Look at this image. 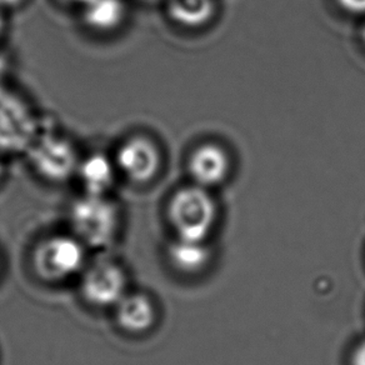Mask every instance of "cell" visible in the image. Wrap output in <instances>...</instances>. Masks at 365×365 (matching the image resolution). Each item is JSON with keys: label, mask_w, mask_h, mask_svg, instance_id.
Returning a JSON list of instances; mask_svg holds the SVG:
<instances>
[{"label": "cell", "mask_w": 365, "mask_h": 365, "mask_svg": "<svg viewBox=\"0 0 365 365\" xmlns=\"http://www.w3.org/2000/svg\"><path fill=\"white\" fill-rule=\"evenodd\" d=\"M71 233L88 249L107 250L122 228V209L109 195L84 193L68 210Z\"/></svg>", "instance_id": "1"}, {"label": "cell", "mask_w": 365, "mask_h": 365, "mask_svg": "<svg viewBox=\"0 0 365 365\" xmlns=\"http://www.w3.org/2000/svg\"><path fill=\"white\" fill-rule=\"evenodd\" d=\"M168 220L175 238L208 242L218 218V208L207 188L193 184L173 194Z\"/></svg>", "instance_id": "2"}, {"label": "cell", "mask_w": 365, "mask_h": 365, "mask_svg": "<svg viewBox=\"0 0 365 365\" xmlns=\"http://www.w3.org/2000/svg\"><path fill=\"white\" fill-rule=\"evenodd\" d=\"M89 249L69 232L54 234L38 243L31 254L36 275L46 283H64L81 277Z\"/></svg>", "instance_id": "3"}, {"label": "cell", "mask_w": 365, "mask_h": 365, "mask_svg": "<svg viewBox=\"0 0 365 365\" xmlns=\"http://www.w3.org/2000/svg\"><path fill=\"white\" fill-rule=\"evenodd\" d=\"M41 130L43 124L31 103L0 83V154H26Z\"/></svg>", "instance_id": "4"}, {"label": "cell", "mask_w": 365, "mask_h": 365, "mask_svg": "<svg viewBox=\"0 0 365 365\" xmlns=\"http://www.w3.org/2000/svg\"><path fill=\"white\" fill-rule=\"evenodd\" d=\"M26 154L36 174L51 182H66L76 178L81 159L69 138L44 128Z\"/></svg>", "instance_id": "5"}, {"label": "cell", "mask_w": 365, "mask_h": 365, "mask_svg": "<svg viewBox=\"0 0 365 365\" xmlns=\"http://www.w3.org/2000/svg\"><path fill=\"white\" fill-rule=\"evenodd\" d=\"M79 279L83 299L98 309H113L129 292L127 270L110 258L97 259L86 264Z\"/></svg>", "instance_id": "6"}, {"label": "cell", "mask_w": 365, "mask_h": 365, "mask_svg": "<svg viewBox=\"0 0 365 365\" xmlns=\"http://www.w3.org/2000/svg\"><path fill=\"white\" fill-rule=\"evenodd\" d=\"M113 158L119 175L138 185L153 182L162 168L160 149L157 143L145 135L125 139Z\"/></svg>", "instance_id": "7"}, {"label": "cell", "mask_w": 365, "mask_h": 365, "mask_svg": "<svg viewBox=\"0 0 365 365\" xmlns=\"http://www.w3.org/2000/svg\"><path fill=\"white\" fill-rule=\"evenodd\" d=\"M113 310L118 327L128 334H145L157 323V305L144 293L128 292Z\"/></svg>", "instance_id": "8"}, {"label": "cell", "mask_w": 365, "mask_h": 365, "mask_svg": "<svg viewBox=\"0 0 365 365\" xmlns=\"http://www.w3.org/2000/svg\"><path fill=\"white\" fill-rule=\"evenodd\" d=\"M188 170L194 184L212 188L223 182L230 170V159L217 144H203L189 157Z\"/></svg>", "instance_id": "9"}, {"label": "cell", "mask_w": 365, "mask_h": 365, "mask_svg": "<svg viewBox=\"0 0 365 365\" xmlns=\"http://www.w3.org/2000/svg\"><path fill=\"white\" fill-rule=\"evenodd\" d=\"M119 175L114 158L103 153H93L81 158L76 178L79 180L84 193L108 195L115 185Z\"/></svg>", "instance_id": "10"}, {"label": "cell", "mask_w": 365, "mask_h": 365, "mask_svg": "<svg viewBox=\"0 0 365 365\" xmlns=\"http://www.w3.org/2000/svg\"><path fill=\"white\" fill-rule=\"evenodd\" d=\"M168 262L178 273L197 275L208 267L212 250L208 242L175 238L167 250Z\"/></svg>", "instance_id": "11"}, {"label": "cell", "mask_w": 365, "mask_h": 365, "mask_svg": "<svg viewBox=\"0 0 365 365\" xmlns=\"http://www.w3.org/2000/svg\"><path fill=\"white\" fill-rule=\"evenodd\" d=\"M125 0H89L81 6V18L88 29L97 33H112L127 19Z\"/></svg>", "instance_id": "12"}, {"label": "cell", "mask_w": 365, "mask_h": 365, "mask_svg": "<svg viewBox=\"0 0 365 365\" xmlns=\"http://www.w3.org/2000/svg\"><path fill=\"white\" fill-rule=\"evenodd\" d=\"M168 13L178 24L187 28H198L213 16L214 0H165Z\"/></svg>", "instance_id": "13"}, {"label": "cell", "mask_w": 365, "mask_h": 365, "mask_svg": "<svg viewBox=\"0 0 365 365\" xmlns=\"http://www.w3.org/2000/svg\"><path fill=\"white\" fill-rule=\"evenodd\" d=\"M339 6L355 16H365V0H338Z\"/></svg>", "instance_id": "14"}, {"label": "cell", "mask_w": 365, "mask_h": 365, "mask_svg": "<svg viewBox=\"0 0 365 365\" xmlns=\"http://www.w3.org/2000/svg\"><path fill=\"white\" fill-rule=\"evenodd\" d=\"M351 365H365V340L359 343L353 351Z\"/></svg>", "instance_id": "15"}, {"label": "cell", "mask_w": 365, "mask_h": 365, "mask_svg": "<svg viewBox=\"0 0 365 365\" xmlns=\"http://www.w3.org/2000/svg\"><path fill=\"white\" fill-rule=\"evenodd\" d=\"M8 71H9V59L4 54V51L0 49V83H4L3 79L6 78Z\"/></svg>", "instance_id": "16"}, {"label": "cell", "mask_w": 365, "mask_h": 365, "mask_svg": "<svg viewBox=\"0 0 365 365\" xmlns=\"http://www.w3.org/2000/svg\"><path fill=\"white\" fill-rule=\"evenodd\" d=\"M26 0H0V9L6 11V9H11L16 6H21Z\"/></svg>", "instance_id": "17"}, {"label": "cell", "mask_w": 365, "mask_h": 365, "mask_svg": "<svg viewBox=\"0 0 365 365\" xmlns=\"http://www.w3.org/2000/svg\"><path fill=\"white\" fill-rule=\"evenodd\" d=\"M6 16H4V13H3V9H0V43L3 41V38H4V34H6Z\"/></svg>", "instance_id": "18"}, {"label": "cell", "mask_w": 365, "mask_h": 365, "mask_svg": "<svg viewBox=\"0 0 365 365\" xmlns=\"http://www.w3.org/2000/svg\"><path fill=\"white\" fill-rule=\"evenodd\" d=\"M61 1H64V3H68V4H71V6H84L86 3L89 1V0H61Z\"/></svg>", "instance_id": "19"}, {"label": "cell", "mask_w": 365, "mask_h": 365, "mask_svg": "<svg viewBox=\"0 0 365 365\" xmlns=\"http://www.w3.org/2000/svg\"><path fill=\"white\" fill-rule=\"evenodd\" d=\"M4 177H6V165H4V162L0 158V182H3Z\"/></svg>", "instance_id": "20"}, {"label": "cell", "mask_w": 365, "mask_h": 365, "mask_svg": "<svg viewBox=\"0 0 365 365\" xmlns=\"http://www.w3.org/2000/svg\"><path fill=\"white\" fill-rule=\"evenodd\" d=\"M361 36H363V41H364L365 43V26L363 28V31H361Z\"/></svg>", "instance_id": "21"}, {"label": "cell", "mask_w": 365, "mask_h": 365, "mask_svg": "<svg viewBox=\"0 0 365 365\" xmlns=\"http://www.w3.org/2000/svg\"><path fill=\"white\" fill-rule=\"evenodd\" d=\"M143 1H145V3H154V1H158V0H143Z\"/></svg>", "instance_id": "22"}, {"label": "cell", "mask_w": 365, "mask_h": 365, "mask_svg": "<svg viewBox=\"0 0 365 365\" xmlns=\"http://www.w3.org/2000/svg\"><path fill=\"white\" fill-rule=\"evenodd\" d=\"M0 265H1V262H0Z\"/></svg>", "instance_id": "23"}]
</instances>
